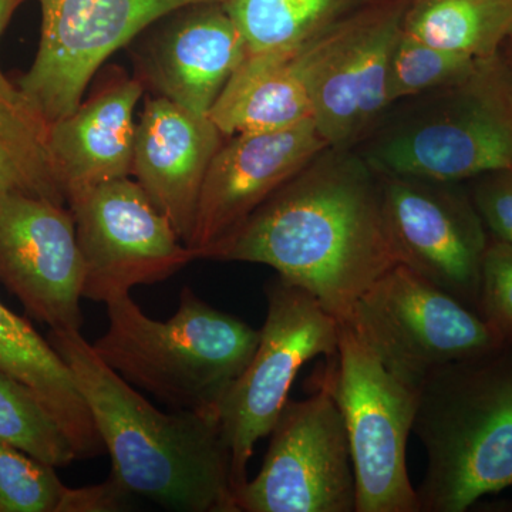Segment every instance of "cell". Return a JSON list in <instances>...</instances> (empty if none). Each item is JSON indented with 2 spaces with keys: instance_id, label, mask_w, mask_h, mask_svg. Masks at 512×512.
Returning <instances> with one entry per match:
<instances>
[{
  "instance_id": "cell-1",
  "label": "cell",
  "mask_w": 512,
  "mask_h": 512,
  "mask_svg": "<svg viewBox=\"0 0 512 512\" xmlns=\"http://www.w3.org/2000/svg\"><path fill=\"white\" fill-rule=\"evenodd\" d=\"M210 259L271 266L339 320L399 251L379 174L360 151L325 148L251 215Z\"/></svg>"
},
{
  "instance_id": "cell-2",
  "label": "cell",
  "mask_w": 512,
  "mask_h": 512,
  "mask_svg": "<svg viewBox=\"0 0 512 512\" xmlns=\"http://www.w3.org/2000/svg\"><path fill=\"white\" fill-rule=\"evenodd\" d=\"M47 340L72 370L121 487L167 510L239 512L218 414L161 412L96 355L82 330H50Z\"/></svg>"
},
{
  "instance_id": "cell-3",
  "label": "cell",
  "mask_w": 512,
  "mask_h": 512,
  "mask_svg": "<svg viewBox=\"0 0 512 512\" xmlns=\"http://www.w3.org/2000/svg\"><path fill=\"white\" fill-rule=\"evenodd\" d=\"M413 431L427 453L420 512H463L512 487V345L421 383Z\"/></svg>"
},
{
  "instance_id": "cell-4",
  "label": "cell",
  "mask_w": 512,
  "mask_h": 512,
  "mask_svg": "<svg viewBox=\"0 0 512 512\" xmlns=\"http://www.w3.org/2000/svg\"><path fill=\"white\" fill-rule=\"evenodd\" d=\"M106 306L109 328L92 346L107 366L173 410L220 416L225 394L254 356L259 330L188 286L165 322L148 318L130 295Z\"/></svg>"
},
{
  "instance_id": "cell-5",
  "label": "cell",
  "mask_w": 512,
  "mask_h": 512,
  "mask_svg": "<svg viewBox=\"0 0 512 512\" xmlns=\"http://www.w3.org/2000/svg\"><path fill=\"white\" fill-rule=\"evenodd\" d=\"M433 93L360 151L376 173L458 184L512 171V69L501 53Z\"/></svg>"
},
{
  "instance_id": "cell-6",
  "label": "cell",
  "mask_w": 512,
  "mask_h": 512,
  "mask_svg": "<svg viewBox=\"0 0 512 512\" xmlns=\"http://www.w3.org/2000/svg\"><path fill=\"white\" fill-rule=\"evenodd\" d=\"M339 323L338 352L323 382L345 420L356 512H420L406 466L420 387L384 365L348 320Z\"/></svg>"
},
{
  "instance_id": "cell-7",
  "label": "cell",
  "mask_w": 512,
  "mask_h": 512,
  "mask_svg": "<svg viewBox=\"0 0 512 512\" xmlns=\"http://www.w3.org/2000/svg\"><path fill=\"white\" fill-rule=\"evenodd\" d=\"M342 320L392 372L419 387L441 367L507 345L476 309L404 264L377 279Z\"/></svg>"
},
{
  "instance_id": "cell-8",
  "label": "cell",
  "mask_w": 512,
  "mask_h": 512,
  "mask_svg": "<svg viewBox=\"0 0 512 512\" xmlns=\"http://www.w3.org/2000/svg\"><path fill=\"white\" fill-rule=\"evenodd\" d=\"M268 312L254 356L220 406L222 436L231 456L235 491L248 481L259 440L271 434L299 370L338 352L339 319L318 299L281 278L266 286Z\"/></svg>"
},
{
  "instance_id": "cell-9",
  "label": "cell",
  "mask_w": 512,
  "mask_h": 512,
  "mask_svg": "<svg viewBox=\"0 0 512 512\" xmlns=\"http://www.w3.org/2000/svg\"><path fill=\"white\" fill-rule=\"evenodd\" d=\"M83 259V298L109 303L180 272L197 255L137 181L119 178L67 198Z\"/></svg>"
},
{
  "instance_id": "cell-10",
  "label": "cell",
  "mask_w": 512,
  "mask_h": 512,
  "mask_svg": "<svg viewBox=\"0 0 512 512\" xmlns=\"http://www.w3.org/2000/svg\"><path fill=\"white\" fill-rule=\"evenodd\" d=\"M412 0H392L291 50L330 148L355 150L389 109L387 73Z\"/></svg>"
},
{
  "instance_id": "cell-11",
  "label": "cell",
  "mask_w": 512,
  "mask_h": 512,
  "mask_svg": "<svg viewBox=\"0 0 512 512\" xmlns=\"http://www.w3.org/2000/svg\"><path fill=\"white\" fill-rule=\"evenodd\" d=\"M254 480L237 493L239 512H356V478L345 420L325 382L285 404Z\"/></svg>"
},
{
  "instance_id": "cell-12",
  "label": "cell",
  "mask_w": 512,
  "mask_h": 512,
  "mask_svg": "<svg viewBox=\"0 0 512 512\" xmlns=\"http://www.w3.org/2000/svg\"><path fill=\"white\" fill-rule=\"evenodd\" d=\"M228 0H39L42 30L18 87L49 123L70 116L101 64L175 10Z\"/></svg>"
},
{
  "instance_id": "cell-13",
  "label": "cell",
  "mask_w": 512,
  "mask_h": 512,
  "mask_svg": "<svg viewBox=\"0 0 512 512\" xmlns=\"http://www.w3.org/2000/svg\"><path fill=\"white\" fill-rule=\"evenodd\" d=\"M379 178L402 264L477 311L490 237L471 197L453 183L392 174Z\"/></svg>"
},
{
  "instance_id": "cell-14",
  "label": "cell",
  "mask_w": 512,
  "mask_h": 512,
  "mask_svg": "<svg viewBox=\"0 0 512 512\" xmlns=\"http://www.w3.org/2000/svg\"><path fill=\"white\" fill-rule=\"evenodd\" d=\"M0 282L50 330H82L83 259L67 205L0 195Z\"/></svg>"
},
{
  "instance_id": "cell-15",
  "label": "cell",
  "mask_w": 512,
  "mask_h": 512,
  "mask_svg": "<svg viewBox=\"0 0 512 512\" xmlns=\"http://www.w3.org/2000/svg\"><path fill=\"white\" fill-rule=\"evenodd\" d=\"M315 121L222 143L202 184L188 247L210 259L265 201L328 148Z\"/></svg>"
},
{
  "instance_id": "cell-16",
  "label": "cell",
  "mask_w": 512,
  "mask_h": 512,
  "mask_svg": "<svg viewBox=\"0 0 512 512\" xmlns=\"http://www.w3.org/2000/svg\"><path fill=\"white\" fill-rule=\"evenodd\" d=\"M247 55L224 3H198L165 16L140 55L141 82L192 113L210 116Z\"/></svg>"
},
{
  "instance_id": "cell-17",
  "label": "cell",
  "mask_w": 512,
  "mask_h": 512,
  "mask_svg": "<svg viewBox=\"0 0 512 512\" xmlns=\"http://www.w3.org/2000/svg\"><path fill=\"white\" fill-rule=\"evenodd\" d=\"M222 138L210 116L161 96L146 101L137 121L131 175L184 244L190 242L202 184Z\"/></svg>"
},
{
  "instance_id": "cell-18",
  "label": "cell",
  "mask_w": 512,
  "mask_h": 512,
  "mask_svg": "<svg viewBox=\"0 0 512 512\" xmlns=\"http://www.w3.org/2000/svg\"><path fill=\"white\" fill-rule=\"evenodd\" d=\"M144 93L140 79L111 83L70 116L50 123V153L67 198L96 185L130 177Z\"/></svg>"
},
{
  "instance_id": "cell-19",
  "label": "cell",
  "mask_w": 512,
  "mask_h": 512,
  "mask_svg": "<svg viewBox=\"0 0 512 512\" xmlns=\"http://www.w3.org/2000/svg\"><path fill=\"white\" fill-rule=\"evenodd\" d=\"M0 372L28 387L53 414L72 441L77 460L99 456L106 450L69 365L49 340L2 302Z\"/></svg>"
},
{
  "instance_id": "cell-20",
  "label": "cell",
  "mask_w": 512,
  "mask_h": 512,
  "mask_svg": "<svg viewBox=\"0 0 512 512\" xmlns=\"http://www.w3.org/2000/svg\"><path fill=\"white\" fill-rule=\"evenodd\" d=\"M210 117L224 137L282 130L312 119L308 86L293 53L245 55Z\"/></svg>"
},
{
  "instance_id": "cell-21",
  "label": "cell",
  "mask_w": 512,
  "mask_h": 512,
  "mask_svg": "<svg viewBox=\"0 0 512 512\" xmlns=\"http://www.w3.org/2000/svg\"><path fill=\"white\" fill-rule=\"evenodd\" d=\"M392 0H228L247 55L291 52Z\"/></svg>"
},
{
  "instance_id": "cell-22",
  "label": "cell",
  "mask_w": 512,
  "mask_h": 512,
  "mask_svg": "<svg viewBox=\"0 0 512 512\" xmlns=\"http://www.w3.org/2000/svg\"><path fill=\"white\" fill-rule=\"evenodd\" d=\"M49 134V121L0 70V195L28 194L67 205Z\"/></svg>"
},
{
  "instance_id": "cell-23",
  "label": "cell",
  "mask_w": 512,
  "mask_h": 512,
  "mask_svg": "<svg viewBox=\"0 0 512 512\" xmlns=\"http://www.w3.org/2000/svg\"><path fill=\"white\" fill-rule=\"evenodd\" d=\"M403 30L427 45L487 59L512 35V0H412Z\"/></svg>"
},
{
  "instance_id": "cell-24",
  "label": "cell",
  "mask_w": 512,
  "mask_h": 512,
  "mask_svg": "<svg viewBox=\"0 0 512 512\" xmlns=\"http://www.w3.org/2000/svg\"><path fill=\"white\" fill-rule=\"evenodd\" d=\"M0 444L16 448L53 467L77 461L59 421L28 387L0 372Z\"/></svg>"
},
{
  "instance_id": "cell-25",
  "label": "cell",
  "mask_w": 512,
  "mask_h": 512,
  "mask_svg": "<svg viewBox=\"0 0 512 512\" xmlns=\"http://www.w3.org/2000/svg\"><path fill=\"white\" fill-rule=\"evenodd\" d=\"M477 60L427 45L403 30L390 57L387 99L393 106L397 101L450 86L470 73Z\"/></svg>"
},
{
  "instance_id": "cell-26",
  "label": "cell",
  "mask_w": 512,
  "mask_h": 512,
  "mask_svg": "<svg viewBox=\"0 0 512 512\" xmlns=\"http://www.w3.org/2000/svg\"><path fill=\"white\" fill-rule=\"evenodd\" d=\"M55 468L0 444V512H70L73 488Z\"/></svg>"
},
{
  "instance_id": "cell-27",
  "label": "cell",
  "mask_w": 512,
  "mask_h": 512,
  "mask_svg": "<svg viewBox=\"0 0 512 512\" xmlns=\"http://www.w3.org/2000/svg\"><path fill=\"white\" fill-rule=\"evenodd\" d=\"M477 312L512 345V245L491 238L481 265Z\"/></svg>"
},
{
  "instance_id": "cell-28",
  "label": "cell",
  "mask_w": 512,
  "mask_h": 512,
  "mask_svg": "<svg viewBox=\"0 0 512 512\" xmlns=\"http://www.w3.org/2000/svg\"><path fill=\"white\" fill-rule=\"evenodd\" d=\"M471 201L491 238L512 245V171L481 175Z\"/></svg>"
},
{
  "instance_id": "cell-29",
  "label": "cell",
  "mask_w": 512,
  "mask_h": 512,
  "mask_svg": "<svg viewBox=\"0 0 512 512\" xmlns=\"http://www.w3.org/2000/svg\"><path fill=\"white\" fill-rule=\"evenodd\" d=\"M25 2L26 0H0V37H2L5 29L8 28L13 13Z\"/></svg>"
},
{
  "instance_id": "cell-30",
  "label": "cell",
  "mask_w": 512,
  "mask_h": 512,
  "mask_svg": "<svg viewBox=\"0 0 512 512\" xmlns=\"http://www.w3.org/2000/svg\"><path fill=\"white\" fill-rule=\"evenodd\" d=\"M501 56L504 57L505 62L512 69V35L508 37L507 42L504 43L503 49H501Z\"/></svg>"
}]
</instances>
